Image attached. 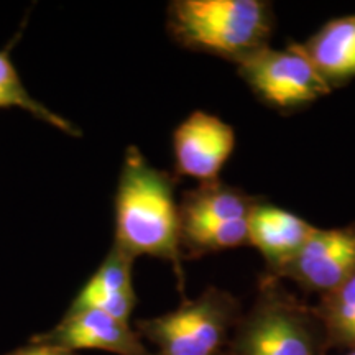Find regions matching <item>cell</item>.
Masks as SVG:
<instances>
[{"label": "cell", "mask_w": 355, "mask_h": 355, "mask_svg": "<svg viewBox=\"0 0 355 355\" xmlns=\"http://www.w3.org/2000/svg\"><path fill=\"white\" fill-rule=\"evenodd\" d=\"M115 245L132 255L165 260L184 286L176 176L150 165L135 145L127 146L115 193Z\"/></svg>", "instance_id": "obj_1"}, {"label": "cell", "mask_w": 355, "mask_h": 355, "mask_svg": "<svg viewBox=\"0 0 355 355\" xmlns=\"http://www.w3.org/2000/svg\"><path fill=\"white\" fill-rule=\"evenodd\" d=\"M166 28L181 48L237 66L270 46L275 13L266 0H173Z\"/></svg>", "instance_id": "obj_2"}, {"label": "cell", "mask_w": 355, "mask_h": 355, "mask_svg": "<svg viewBox=\"0 0 355 355\" xmlns=\"http://www.w3.org/2000/svg\"><path fill=\"white\" fill-rule=\"evenodd\" d=\"M227 350L230 355H327L331 347L314 306L263 272L254 304L242 313Z\"/></svg>", "instance_id": "obj_3"}, {"label": "cell", "mask_w": 355, "mask_h": 355, "mask_svg": "<svg viewBox=\"0 0 355 355\" xmlns=\"http://www.w3.org/2000/svg\"><path fill=\"white\" fill-rule=\"evenodd\" d=\"M242 316L241 301L220 288H206L162 316L140 319V337L157 345L158 355H219Z\"/></svg>", "instance_id": "obj_4"}, {"label": "cell", "mask_w": 355, "mask_h": 355, "mask_svg": "<svg viewBox=\"0 0 355 355\" xmlns=\"http://www.w3.org/2000/svg\"><path fill=\"white\" fill-rule=\"evenodd\" d=\"M237 73L261 102L283 112L306 107L332 91L300 43L282 50L266 46L237 64Z\"/></svg>", "instance_id": "obj_5"}, {"label": "cell", "mask_w": 355, "mask_h": 355, "mask_svg": "<svg viewBox=\"0 0 355 355\" xmlns=\"http://www.w3.org/2000/svg\"><path fill=\"white\" fill-rule=\"evenodd\" d=\"M355 275V222L344 227L314 229L309 239L273 277L306 291L326 295Z\"/></svg>", "instance_id": "obj_6"}, {"label": "cell", "mask_w": 355, "mask_h": 355, "mask_svg": "<svg viewBox=\"0 0 355 355\" xmlns=\"http://www.w3.org/2000/svg\"><path fill=\"white\" fill-rule=\"evenodd\" d=\"M235 148L234 128L214 114L194 110L173 133L175 176H188L199 184L219 180Z\"/></svg>", "instance_id": "obj_7"}, {"label": "cell", "mask_w": 355, "mask_h": 355, "mask_svg": "<svg viewBox=\"0 0 355 355\" xmlns=\"http://www.w3.org/2000/svg\"><path fill=\"white\" fill-rule=\"evenodd\" d=\"M32 343L53 345L74 354L89 349L115 355H148L140 334L132 329L130 324L99 309L66 313L50 331L33 336Z\"/></svg>", "instance_id": "obj_8"}, {"label": "cell", "mask_w": 355, "mask_h": 355, "mask_svg": "<svg viewBox=\"0 0 355 355\" xmlns=\"http://www.w3.org/2000/svg\"><path fill=\"white\" fill-rule=\"evenodd\" d=\"M314 229L304 217L260 199L248 216V245L263 257L265 272L275 275L298 254Z\"/></svg>", "instance_id": "obj_9"}, {"label": "cell", "mask_w": 355, "mask_h": 355, "mask_svg": "<svg viewBox=\"0 0 355 355\" xmlns=\"http://www.w3.org/2000/svg\"><path fill=\"white\" fill-rule=\"evenodd\" d=\"M133 260L132 255L114 243L96 273L73 300L68 313L99 309L119 321H130L137 304L132 278Z\"/></svg>", "instance_id": "obj_10"}, {"label": "cell", "mask_w": 355, "mask_h": 355, "mask_svg": "<svg viewBox=\"0 0 355 355\" xmlns=\"http://www.w3.org/2000/svg\"><path fill=\"white\" fill-rule=\"evenodd\" d=\"M260 199L220 180L201 183L198 188L186 191L181 198L180 234L222 222L247 219Z\"/></svg>", "instance_id": "obj_11"}, {"label": "cell", "mask_w": 355, "mask_h": 355, "mask_svg": "<svg viewBox=\"0 0 355 355\" xmlns=\"http://www.w3.org/2000/svg\"><path fill=\"white\" fill-rule=\"evenodd\" d=\"M300 44L331 89L355 78V13L326 21Z\"/></svg>", "instance_id": "obj_12"}, {"label": "cell", "mask_w": 355, "mask_h": 355, "mask_svg": "<svg viewBox=\"0 0 355 355\" xmlns=\"http://www.w3.org/2000/svg\"><path fill=\"white\" fill-rule=\"evenodd\" d=\"M314 309L326 329L329 347L355 350V275L322 295Z\"/></svg>", "instance_id": "obj_13"}, {"label": "cell", "mask_w": 355, "mask_h": 355, "mask_svg": "<svg viewBox=\"0 0 355 355\" xmlns=\"http://www.w3.org/2000/svg\"><path fill=\"white\" fill-rule=\"evenodd\" d=\"M8 51H10V44L6 50H0V107L24 109L25 112L32 114L33 117L58 128V130L68 133L74 139L81 137L83 133L79 130V127L69 122L68 119L53 112L51 109H48L46 105H43L42 102L28 94L19 73H17L15 66L12 63L10 56H8Z\"/></svg>", "instance_id": "obj_14"}, {"label": "cell", "mask_w": 355, "mask_h": 355, "mask_svg": "<svg viewBox=\"0 0 355 355\" xmlns=\"http://www.w3.org/2000/svg\"><path fill=\"white\" fill-rule=\"evenodd\" d=\"M6 355H78V354L69 352V350L53 347V345L32 343V340H30L28 345L12 350V352H8Z\"/></svg>", "instance_id": "obj_15"}, {"label": "cell", "mask_w": 355, "mask_h": 355, "mask_svg": "<svg viewBox=\"0 0 355 355\" xmlns=\"http://www.w3.org/2000/svg\"><path fill=\"white\" fill-rule=\"evenodd\" d=\"M343 355H355V350H349V352H344Z\"/></svg>", "instance_id": "obj_16"}, {"label": "cell", "mask_w": 355, "mask_h": 355, "mask_svg": "<svg viewBox=\"0 0 355 355\" xmlns=\"http://www.w3.org/2000/svg\"><path fill=\"white\" fill-rule=\"evenodd\" d=\"M219 355H230V352H229V350H224V352H220Z\"/></svg>", "instance_id": "obj_17"}, {"label": "cell", "mask_w": 355, "mask_h": 355, "mask_svg": "<svg viewBox=\"0 0 355 355\" xmlns=\"http://www.w3.org/2000/svg\"><path fill=\"white\" fill-rule=\"evenodd\" d=\"M148 355H158V354H148Z\"/></svg>", "instance_id": "obj_18"}]
</instances>
